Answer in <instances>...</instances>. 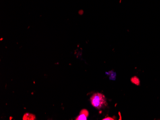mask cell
Segmentation results:
<instances>
[{
	"label": "cell",
	"instance_id": "1",
	"mask_svg": "<svg viewBox=\"0 0 160 120\" xmlns=\"http://www.w3.org/2000/svg\"><path fill=\"white\" fill-rule=\"evenodd\" d=\"M92 105L98 110H101L108 106L107 98L103 94L98 93L93 94L90 98Z\"/></svg>",
	"mask_w": 160,
	"mask_h": 120
},
{
	"label": "cell",
	"instance_id": "2",
	"mask_svg": "<svg viewBox=\"0 0 160 120\" xmlns=\"http://www.w3.org/2000/svg\"><path fill=\"white\" fill-rule=\"evenodd\" d=\"M89 116V112L86 109H82L80 111V114L76 117V120H86Z\"/></svg>",
	"mask_w": 160,
	"mask_h": 120
},
{
	"label": "cell",
	"instance_id": "3",
	"mask_svg": "<svg viewBox=\"0 0 160 120\" xmlns=\"http://www.w3.org/2000/svg\"><path fill=\"white\" fill-rule=\"evenodd\" d=\"M23 120H36V116L34 114L29 113H26L23 117Z\"/></svg>",
	"mask_w": 160,
	"mask_h": 120
},
{
	"label": "cell",
	"instance_id": "4",
	"mask_svg": "<svg viewBox=\"0 0 160 120\" xmlns=\"http://www.w3.org/2000/svg\"><path fill=\"white\" fill-rule=\"evenodd\" d=\"M130 81L132 83L135 84L136 85L139 86L140 84V80L136 76H134L130 79Z\"/></svg>",
	"mask_w": 160,
	"mask_h": 120
},
{
	"label": "cell",
	"instance_id": "5",
	"mask_svg": "<svg viewBox=\"0 0 160 120\" xmlns=\"http://www.w3.org/2000/svg\"><path fill=\"white\" fill-rule=\"evenodd\" d=\"M106 74L109 76V79H111V80H114L116 79V72H113V71H109L108 72H106Z\"/></svg>",
	"mask_w": 160,
	"mask_h": 120
},
{
	"label": "cell",
	"instance_id": "6",
	"mask_svg": "<svg viewBox=\"0 0 160 120\" xmlns=\"http://www.w3.org/2000/svg\"><path fill=\"white\" fill-rule=\"evenodd\" d=\"M103 120H114V119L113 118L111 117H107L106 118H104V119H102Z\"/></svg>",
	"mask_w": 160,
	"mask_h": 120
}]
</instances>
